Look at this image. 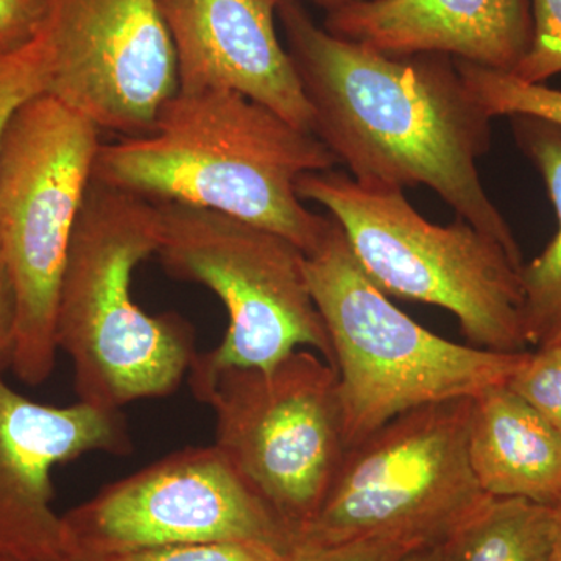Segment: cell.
Listing matches in <instances>:
<instances>
[{"mask_svg":"<svg viewBox=\"0 0 561 561\" xmlns=\"http://www.w3.org/2000/svg\"><path fill=\"white\" fill-rule=\"evenodd\" d=\"M454 61L471 98L491 119L497 116H527L561 127V91L545 84L527 83L504 70Z\"/></svg>","mask_w":561,"mask_h":561,"instance_id":"18","label":"cell"},{"mask_svg":"<svg viewBox=\"0 0 561 561\" xmlns=\"http://www.w3.org/2000/svg\"><path fill=\"white\" fill-rule=\"evenodd\" d=\"M337 383L323 357L297 350L268 370L228 368L191 387L216 415L214 445L295 540L348 449Z\"/></svg>","mask_w":561,"mask_h":561,"instance_id":"9","label":"cell"},{"mask_svg":"<svg viewBox=\"0 0 561 561\" xmlns=\"http://www.w3.org/2000/svg\"><path fill=\"white\" fill-rule=\"evenodd\" d=\"M553 511V545L552 561H561V496L556 504H552Z\"/></svg>","mask_w":561,"mask_h":561,"instance_id":"26","label":"cell"},{"mask_svg":"<svg viewBox=\"0 0 561 561\" xmlns=\"http://www.w3.org/2000/svg\"><path fill=\"white\" fill-rule=\"evenodd\" d=\"M0 561H73L65 552L41 553V556H14V553H0Z\"/></svg>","mask_w":561,"mask_h":561,"instance_id":"27","label":"cell"},{"mask_svg":"<svg viewBox=\"0 0 561 561\" xmlns=\"http://www.w3.org/2000/svg\"><path fill=\"white\" fill-rule=\"evenodd\" d=\"M276 14L313 114L312 133L354 180L431 187L524 264L478 161L490 149L491 117L471 98L456 61L438 54L390 55L332 35L300 2Z\"/></svg>","mask_w":561,"mask_h":561,"instance_id":"1","label":"cell"},{"mask_svg":"<svg viewBox=\"0 0 561 561\" xmlns=\"http://www.w3.org/2000/svg\"><path fill=\"white\" fill-rule=\"evenodd\" d=\"M18 301L9 265L0 247V378L13 368L16 351Z\"/></svg>","mask_w":561,"mask_h":561,"instance_id":"25","label":"cell"},{"mask_svg":"<svg viewBox=\"0 0 561 561\" xmlns=\"http://www.w3.org/2000/svg\"><path fill=\"white\" fill-rule=\"evenodd\" d=\"M512 124L519 149L545 181L559 221L549 245L522 268L524 330L537 350L561 342V127L527 116H513Z\"/></svg>","mask_w":561,"mask_h":561,"instance_id":"16","label":"cell"},{"mask_svg":"<svg viewBox=\"0 0 561 561\" xmlns=\"http://www.w3.org/2000/svg\"><path fill=\"white\" fill-rule=\"evenodd\" d=\"M290 553L261 542L214 541L144 549L94 561H289Z\"/></svg>","mask_w":561,"mask_h":561,"instance_id":"22","label":"cell"},{"mask_svg":"<svg viewBox=\"0 0 561 561\" xmlns=\"http://www.w3.org/2000/svg\"><path fill=\"white\" fill-rule=\"evenodd\" d=\"M335 164L316 135L239 92L179 90L147 135L102 144L94 180L256 225L309 254L331 217L306 208L297 183Z\"/></svg>","mask_w":561,"mask_h":561,"instance_id":"2","label":"cell"},{"mask_svg":"<svg viewBox=\"0 0 561 561\" xmlns=\"http://www.w3.org/2000/svg\"><path fill=\"white\" fill-rule=\"evenodd\" d=\"M324 28L390 55L438 54L513 72L531 41L530 0H357Z\"/></svg>","mask_w":561,"mask_h":561,"instance_id":"14","label":"cell"},{"mask_svg":"<svg viewBox=\"0 0 561 561\" xmlns=\"http://www.w3.org/2000/svg\"><path fill=\"white\" fill-rule=\"evenodd\" d=\"M507 386L561 432V342L529 351Z\"/></svg>","mask_w":561,"mask_h":561,"instance_id":"20","label":"cell"},{"mask_svg":"<svg viewBox=\"0 0 561 561\" xmlns=\"http://www.w3.org/2000/svg\"><path fill=\"white\" fill-rule=\"evenodd\" d=\"M51 0H0V54L32 43L46 27Z\"/></svg>","mask_w":561,"mask_h":561,"instance_id":"24","label":"cell"},{"mask_svg":"<svg viewBox=\"0 0 561 561\" xmlns=\"http://www.w3.org/2000/svg\"><path fill=\"white\" fill-rule=\"evenodd\" d=\"M472 400L413 409L346 449L319 513L298 531L295 546L445 545L491 497L468 453Z\"/></svg>","mask_w":561,"mask_h":561,"instance_id":"7","label":"cell"},{"mask_svg":"<svg viewBox=\"0 0 561 561\" xmlns=\"http://www.w3.org/2000/svg\"><path fill=\"white\" fill-rule=\"evenodd\" d=\"M552 505L490 497L445 545L442 561H552Z\"/></svg>","mask_w":561,"mask_h":561,"instance_id":"17","label":"cell"},{"mask_svg":"<svg viewBox=\"0 0 561 561\" xmlns=\"http://www.w3.org/2000/svg\"><path fill=\"white\" fill-rule=\"evenodd\" d=\"M416 546L397 540H360L337 546H295L289 561H401Z\"/></svg>","mask_w":561,"mask_h":561,"instance_id":"23","label":"cell"},{"mask_svg":"<svg viewBox=\"0 0 561 561\" xmlns=\"http://www.w3.org/2000/svg\"><path fill=\"white\" fill-rule=\"evenodd\" d=\"M49 81V51L44 31L20 49L0 54V151L18 111L46 94Z\"/></svg>","mask_w":561,"mask_h":561,"instance_id":"19","label":"cell"},{"mask_svg":"<svg viewBox=\"0 0 561 561\" xmlns=\"http://www.w3.org/2000/svg\"><path fill=\"white\" fill-rule=\"evenodd\" d=\"M268 2L273 3L275 7H278L284 2H312L316 3V5L323 7V9H327L328 13H330V11L342 9V7L357 2V0H268Z\"/></svg>","mask_w":561,"mask_h":561,"instance_id":"28","label":"cell"},{"mask_svg":"<svg viewBox=\"0 0 561 561\" xmlns=\"http://www.w3.org/2000/svg\"><path fill=\"white\" fill-rule=\"evenodd\" d=\"M468 453L491 497L552 505L561 496V432L508 386L472 400Z\"/></svg>","mask_w":561,"mask_h":561,"instance_id":"15","label":"cell"},{"mask_svg":"<svg viewBox=\"0 0 561 561\" xmlns=\"http://www.w3.org/2000/svg\"><path fill=\"white\" fill-rule=\"evenodd\" d=\"M101 131L49 94L25 103L0 151V247L18 301L13 368L41 386L57 359L58 295Z\"/></svg>","mask_w":561,"mask_h":561,"instance_id":"6","label":"cell"},{"mask_svg":"<svg viewBox=\"0 0 561 561\" xmlns=\"http://www.w3.org/2000/svg\"><path fill=\"white\" fill-rule=\"evenodd\" d=\"M531 41L513 76L542 84L561 73V0H530Z\"/></svg>","mask_w":561,"mask_h":561,"instance_id":"21","label":"cell"},{"mask_svg":"<svg viewBox=\"0 0 561 561\" xmlns=\"http://www.w3.org/2000/svg\"><path fill=\"white\" fill-rule=\"evenodd\" d=\"M401 561H442V559L437 549H421V551L409 553Z\"/></svg>","mask_w":561,"mask_h":561,"instance_id":"29","label":"cell"},{"mask_svg":"<svg viewBox=\"0 0 561 561\" xmlns=\"http://www.w3.org/2000/svg\"><path fill=\"white\" fill-rule=\"evenodd\" d=\"M180 91L239 92L312 133L313 114L268 0H160ZM313 135V133H312Z\"/></svg>","mask_w":561,"mask_h":561,"instance_id":"13","label":"cell"},{"mask_svg":"<svg viewBox=\"0 0 561 561\" xmlns=\"http://www.w3.org/2000/svg\"><path fill=\"white\" fill-rule=\"evenodd\" d=\"M301 201L341 225L354 256L387 295L454 313L476 348L516 353L524 330L522 268L500 242L465 220L431 224L404 190L362 183L343 172L305 173Z\"/></svg>","mask_w":561,"mask_h":561,"instance_id":"5","label":"cell"},{"mask_svg":"<svg viewBox=\"0 0 561 561\" xmlns=\"http://www.w3.org/2000/svg\"><path fill=\"white\" fill-rule=\"evenodd\" d=\"M305 265L330 335L348 449L402 413L507 386L529 356L459 345L421 327L367 275L332 217Z\"/></svg>","mask_w":561,"mask_h":561,"instance_id":"4","label":"cell"},{"mask_svg":"<svg viewBox=\"0 0 561 561\" xmlns=\"http://www.w3.org/2000/svg\"><path fill=\"white\" fill-rule=\"evenodd\" d=\"M214 541L287 553L297 541L216 445L169 454L61 515L62 552L73 561Z\"/></svg>","mask_w":561,"mask_h":561,"instance_id":"10","label":"cell"},{"mask_svg":"<svg viewBox=\"0 0 561 561\" xmlns=\"http://www.w3.org/2000/svg\"><path fill=\"white\" fill-rule=\"evenodd\" d=\"M158 203L92 179L62 273L55 337L79 401L121 411L179 389L197 357L175 313L151 316L133 298V273L157 256Z\"/></svg>","mask_w":561,"mask_h":561,"instance_id":"3","label":"cell"},{"mask_svg":"<svg viewBox=\"0 0 561 561\" xmlns=\"http://www.w3.org/2000/svg\"><path fill=\"white\" fill-rule=\"evenodd\" d=\"M46 94L99 131L147 135L179 91L160 0H51Z\"/></svg>","mask_w":561,"mask_h":561,"instance_id":"11","label":"cell"},{"mask_svg":"<svg viewBox=\"0 0 561 561\" xmlns=\"http://www.w3.org/2000/svg\"><path fill=\"white\" fill-rule=\"evenodd\" d=\"M130 448L121 411L41 404L0 378V553L62 552L51 472L84 454Z\"/></svg>","mask_w":561,"mask_h":561,"instance_id":"12","label":"cell"},{"mask_svg":"<svg viewBox=\"0 0 561 561\" xmlns=\"http://www.w3.org/2000/svg\"><path fill=\"white\" fill-rule=\"evenodd\" d=\"M158 206L162 267L208 287L228 312L220 345L192 362L191 387L228 368L268 370L297 350L317 351L332 365L330 335L306 276V254L295 243L214 210Z\"/></svg>","mask_w":561,"mask_h":561,"instance_id":"8","label":"cell"}]
</instances>
